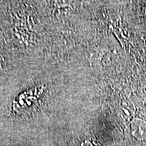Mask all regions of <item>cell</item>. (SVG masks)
I'll use <instances>...</instances> for the list:
<instances>
[{"mask_svg":"<svg viewBox=\"0 0 146 146\" xmlns=\"http://www.w3.org/2000/svg\"><path fill=\"white\" fill-rule=\"evenodd\" d=\"M132 133L138 139H142L146 137V124L140 120H135L132 124Z\"/></svg>","mask_w":146,"mask_h":146,"instance_id":"6da1fadb","label":"cell"},{"mask_svg":"<svg viewBox=\"0 0 146 146\" xmlns=\"http://www.w3.org/2000/svg\"><path fill=\"white\" fill-rule=\"evenodd\" d=\"M89 143H88V142H87V141H85V142H83V143H81V145H80L79 146H91V145H89Z\"/></svg>","mask_w":146,"mask_h":146,"instance_id":"7a4b0ae2","label":"cell"}]
</instances>
